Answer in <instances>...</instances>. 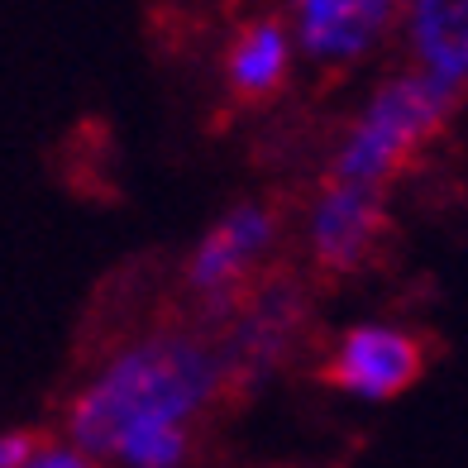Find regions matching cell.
<instances>
[{
	"label": "cell",
	"mask_w": 468,
	"mask_h": 468,
	"mask_svg": "<svg viewBox=\"0 0 468 468\" xmlns=\"http://www.w3.org/2000/svg\"><path fill=\"white\" fill-rule=\"evenodd\" d=\"M29 468H105V463H96L91 454H81L77 444H48Z\"/></svg>",
	"instance_id": "obj_11"
},
{
	"label": "cell",
	"mask_w": 468,
	"mask_h": 468,
	"mask_svg": "<svg viewBox=\"0 0 468 468\" xmlns=\"http://www.w3.org/2000/svg\"><path fill=\"white\" fill-rule=\"evenodd\" d=\"M459 96L463 91L444 87V81L425 77L416 68L392 77L388 87H378L364 111L354 115L349 134L335 148L330 177L388 191V182L401 167H411L420 148L444 130V120L454 115Z\"/></svg>",
	"instance_id": "obj_2"
},
{
	"label": "cell",
	"mask_w": 468,
	"mask_h": 468,
	"mask_svg": "<svg viewBox=\"0 0 468 468\" xmlns=\"http://www.w3.org/2000/svg\"><path fill=\"white\" fill-rule=\"evenodd\" d=\"M292 58H296V34L287 19L272 15L249 19L225 53V81L239 101H268L272 91H282Z\"/></svg>",
	"instance_id": "obj_9"
},
{
	"label": "cell",
	"mask_w": 468,
	"mask_h": 468,
	"mask_svg": "<svg viewBox=\"0 0 468 468\" xmlns=\"http://www.w3.org/2000/svg\"><path fill=\"white\" fill-rule=\"evenodd\" d=\"M401 29L416 72L454 91L468 87V0H407Z\"/></svg>",
	"instance_id": "obj_8"
},
{
	"label": "cell",
	"mask_w": 468,
	"mask_h": 468,
	"mask_svg": "<svg viewBox=\"0 0 468 468\" xmlns=\"http://www.w3.org/2000/svg\"><path fill=\"white\" fill-rule=\"evenodd\" d=\"M425 373V345L401 325H349L325 358V382L354 401H392Z\"/></svg>",
	"instance_id": "obj_4"
},
{
	"label": "cell",
	"mask_w": 468,
	"mask_h": 468,
	"mask_svg": "<svg viewBox=\"0 0 468 468\" xmlns=\"http://www.w3.org/2000/svg\"><path fill=\"white\" fill-rule=\"evenodd\" d=\"M302 325H306L302 287L272 282L259 296H249L239 306V315H234L225 345H220L225 368H229V388H253V382H263L292 354Z\"/></svg>",
	"instance_id": "obj_5"
},
{
	"label": "cell",
	"mask_w": 468,
	"mask_h": 468,
	"mask_svg": "<svg viewBox=\"0 0 468 468\" xmlns=\"http://www.w3.org/2000/svg\"><path fill=\"white\" fill-rule=\"evenodd\" d=\"M48 450V440L38 431H0V468H29Z\"/></svg>",
	"instance_id": "obj_10"
},
{
	"label": "cell",
	"mask_w": 468,
	"mask_h": 468,
	"mask_svg": "<svg viewBox=\"0 0 468 468\" xmlns=\"http://www.w3.org/2000/svg\"><path fill=\"white\" fill-rule=\"evenodd\" d=\"M278 244V210L263 201H239L201 234V244L186 259V287L206 306H229L244 278L263 263V253Z\"/></svg>",
	"instance_id": "obj_3"
},
{
	"label": "cell",
	"mask_w": 468,
	"mask_h": 468,
	"mask_svg": "<svg viewBox=\"0 0 468 468\" xmlns=\"http://www.w3.org/2000/svg\"><path fill=\"white\" fill-rule=\"evenodd\" d=\"M388 234V197L358 182H325L311 206L306 244L321 272H354Z\"/></svg>",
	"instance_id": "obj_6"
},
{
	"label": "cell",
	"mask_w": 468,
	"mask_h": 468,
	"mask_svg": "<svg viewBox=\"0 0 468 468\" xmlns=\"http://www.w3.org/2000/svg\"><path fill=\"white\" fill-rule=\"evenodd\" d=\"M401 19V0H292L296 48L321 68L368 58Z\"/></svg>",
	"instance_id": "obj_7"
},
{
	"label": "cell",
	"mask_w": 468,
	"mask_h": 468,
	"mask_svg": "<svg viewBox=\"0 0 468 468\" xmlns=\"http://www.w3.org/2000/svg\"><path fill=\"white\" fill-rule=\"evenodd\" d=\"M229 392L220 345L158 330L124 345L68 407V444L105 468H186L191 425Z\"/></svg>",
	"instance_id": "obj_1"
}]
</instances>
